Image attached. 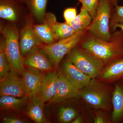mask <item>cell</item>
<instances>
[{
    "instance_id": "1",
    "label": "cell",
    "mask_w": 123,
    "mask_h": 123,
    "mask_svg": "<svg viewBox=\"0 0 123 123\" xmlns=\"http://www.w3.org/2000/svg\"><path fill=\"white\" fill-rule=\"evenodd\" d=\"M78 46L98 58L105 67L123 58V33L121 30L115 31L111 40L106 41L94 37L88 31Z\"/></svg>"
},
{
    "instance_id": "2",
    "label": "cell",
    "mask_w": 123,
    "mask_h": 123,
    "mask_svg": "<svg viewBox=\"0 0 123 123\" xmlns=\"http://www.w3.org/2000/svg\"><path fill=\"white\" fill-rule=\"evenodd\" d=\"M113 92L107 83L92 78L88 86L80 90L79 96L95 110H108L112 104Z\"/></svg>"
},
{
    "instance_id": "3",
    "label": "cell",
    "mask_w": 123,
    "mask_h": 123,
    "mask_svg": "<svg viewBox=\"0 0 123 123\" xmlns=\"http://www.w3.org/2000/svg\"><path fill=\"white\" fill-rule=\"evenodd\" d=\"M88 31V28L79 31L68 37L42 46L41 48L48 56L55 69L58 68L64 56L78 45Z\"/></svg>"
},
{
    "instance_id": "4",
    "label": "cell",
    "mask_w": 123,
    "mask_h": 123,
    "mask_svg": "<svg viewBox=\"0 0 123 123\" xmlns=\"http://www.w3.org/2000/svg\"><path fill=\"white\" fill-rule=\"evenodd\" d=\"M5 42V52L10 69L22 74L25 69L23 58L19 45V35L15 26H8L1 30Z\"/></svg>"
},
{
    "instance_id": "5",
    "label": "cell",
    "mask_w": 123,
    "mask_h": 123,
    "mask_svg": "<svg viewBox=\"0 0 123 123\" xmlns=\"http://www.w3.org/2000/svg\"><path fill=\"white\" fill-rule=\"evenodd\" d=\"M68 59L92 78H97L104 68L103 64L98 58L78 45L68 53Z\"/></svg>"
},
{
    "instance_id": "6",
    "label": "cell",
    "mask_w": 123,
    "mask_h": 123,
    "mask_svg": "<svg viewBox=\"0 0 123 123\" xmlns=\"http://www.w3.org/2000/svg\"><path fill=\"white\" fill-rule=\"evenodd\" d=\"M111 6L108 0H99L97 12L88 27V32L99 39L110 41L112 36L110 27Z\"/></svg>"
},
{
    "instance_id": "7",
    "label": "cell",
    "mask_w": 123,
    "mask_h": 123,
    "mask_svg": "<svg viewBox=\"0 0 123 123\" xmlns=\"http://www.w3.org/2000/svg\"><path fill=\"white\" fill-rule=\"evenodd\" d=\"M18 74L11 70L7 76L0 81V96L9 95L18 98L26 96L23 80Z\"/></svg>"
},
{
    "instance_id": "8",
    "label": "cell",
    "mask_w": 123,
    "mask_h": 123,
    "mask_svg": "<svg viewBox=\"0 0 123 123\" xmlns=\"http://www.w3.org/2000/svg\"><path fill=\"white\" fill-rule=\"evenodd\" d=\"M19 45L23 56H26L39 48L41 41L37 37L31 23H27L20 31Z\"/></svg>"
},
{
    "instance_id": "9",
    "label": "cell",
    "mask_w": 123,
    "mask_h": 123,
    "mask_svg": "<svg viewBox=\"0 0 123 123\" xmlns=\"http://www.w3.org/2000/svg\"><path fill=\"white\" fill-rule=\"evenodd\" d=\"M43 72L25 68L22 75L26 96L29 99L39 94L46 75Z\"/></svg>"
},
{
    "instance_id": "10",
    "label": "cell",
    "mask_w": 123,
    "mask_h": 123,
    "mask_svg": "<svg viewBox=\"0 0 123 123\" xmlns=\"http://www.w3.org/2000/svg\"><path fill=\"white\" fill-rule=\"evenodd\" d=\"M24 67L42 72L53 71L51 61L42 49H37L24 58Z\"/></svg>"
},
{
    "instance_id": "11",
    "label": "cell",
    "mask_w": 123,
    "mask_h": 123,
    "mask_svg": "<svg viewBox=\"0 0 123 123\" xmlns=\"http://www.w3.org/2000/svg\"><path fill=\"white\" fill-rule=\"evenodd\" d=\"M63 69V74L69 81L80 90L88 86L92 79L77 68L68 59L64 62Z\"/></svg>"
},
{
    "instance_id": "12",
    "label": "cell",
    "mask_w": 123,
    "mask_h": 123,
    "mask_svg": "<svg viewBox=\"0 0 123 123\" xmlns=\"http://www.w3.org/2000/svg\"><path fill=\"white\" fill-rule=\"evenodd\" d=\"M56 21L55 15L49 13L45 15L42 24L33 25L36 34L42 43L48 44L56 42L53 29Z\"/></svg>"
},
{
    "instance_id": "13",
    "label": "cell",
    "mask_w": 123,
    "mask_h": 123,
    "mask_svg": "<svg viewBox=\"0 0 123 123\" xmlns=\"http://www.w3.org/2000/svg\"><path fill=\"white\" fill-rule=\"evenodd\" d=\"M80 90L69 81L63 73L58 75L57 92L50 103H57L65 99L79 97Z\"/></svg>"
},
{
    "instance_id": "14",
    "label": "cell",
    "mask_w": 123,
    "mask_h": 123,
    "mask_svg": "<svg viewBox=\"0 0 123 123\" xmlns=\"http://www.w3.org/2000/svg\"><path fill=\"white\" fill-rule=\"evenodd\" d=\"M123 77V58L104 67L97 79L107 84L113 83Z\"/></svg>"
},
{
    "instance_id": "15",
    "label": "cell",
    "mask_w": 123,
    "mask_h": 123,
    "mask_svg": "<svg viewBox=\"0 0 123 123\" xmlns=\"http://www.w3.org/2000/svg\"><path fill=\"white\" fill-rule=\"evenodd\" d=\"M58 76L55 71L49 72L45 75L39 93L44 103L50 102L56 94Z\"/></svg>"
},
{
    "instance_id": "16",
    "label": "cell",
    "mask_w": 123,
    "mask_h": 123,
    "mask_svg": "<svg viewBox=\"0 0 123 123\" xmlns=\"http://www.w3.org/2000/svg\"><path fill=\"white\" fill-rule=\"evenodd\" d=\"M30 103L27 106L26 114L32 120L37 123H46V117L43 111V104L39 94L30 98Z\"/></svg>"
},
{
    "instance_id": "17",
    "label": "cell",
    "mask_w": 123,
    "mask_h": 123,
    "mask_svg": "<svg viewBox=\"0 0 123 123\" xmlns=\"http://www.w3.org/2000/svg\"><path fill=\"white\" fill-rule=\"evenodd\" d=\"M113 111L111 120L118 123L123 120V84L116 85L112 97Z\"/></svg>"
},
{
    "instance_id": "18",
    "label": "cell",
    "mask_w": 123,
    "mask_h": 123,
    "mask_svg": "<svg viewBox=\"0 0 123 123\" xmlns=\"http://www.w3.org/2000/svg\"><path fill=\"white\" fill-rule=\"evenodd\" d=\"M29 99L27 96L18 98L9 95L0 96L1 109L12 111H19L25 107Z\"/></svg>"
},
{
    "instance_id": "19",
    "label": "cell",
    "mask_w": 123,
    "mask_h": 123,
    "mask_svg": "<svg viewBox=\"0 0 123 123\" xmlns=\"http://www.w3.org/2000/svg\"><path fill=\"white\" fill-rule=\"evenodd\" d=\"M91 15L85 9L81 7L80 11L75 19L68 23L76 31L88 29L92 22Z\"/></svg>"
},
{
    "instance_id": "20",
    "label": "cell",
    "mask_w": 123,
    "mask_h": 123,
    "mask_svg": "<svg viewBox=\"0 0 123 123\" xmlns=\"http://www.w3.org/2000/svg\"><path fill=\"white\" fill-rule=\"evenodd\" d=\"M54 34L56 42L70 37L76 33V31L68 23L56 22L53 26Z\"/></svg>"
},
{
    "instance_id": "21",
    "label": "cell",
    "mask_w": 123,
    "mask_h": 123,
    "mask_svg": "<svg viewBox=\"0 0 123 123\" xmlns=\"http://www.w3.org/2000/svg\"><path fill=\"white\" fill-rule=\"evenodd\" d=\"M36 18L43 22L45 17L47 0H27Z\"/></svg>"
},
{
    "instance_id": "22",
    "label": "cell",
    "mask_w": 123,
    "mask_h": 123,
    "mask_svg": "<svg viewBox=\"0 0 123 123\" xmlns=\"http://www.w3.org/2000/svg\"><path fill=\"white\" fill-rule=\"evenodd\" d=\"M5 40L1 41L0 44V81L5 78L10 72V66L5 52Z\"/></svg>"
},
{
    "instance_id": "23",
    "label": "cell",
    "mask_w": 123,
    "mask_h": 123,
    "mask_svg": "<svg viewBox=\"0 0 123 123\" xmlns=\"http://www.w3.org/2000/svg\"><path fill=\"white\" fill-rule=\"evenodd\" d=\"M77 116L76 110L72 107H64L59 110L58 118L62 123H68L72 122Z\"/></svg>"
},
{
    "instance_id": "24",
    "label": "cell",
    "mask_w": 123,
    "mask_h": 123,
    "mask_svg": "<svg viewBox=\"0 0 123 123\" xmlns=\"http://www.w3.org/2000/svg\"><path fill=\"white\" fill-rule=\"evenodd\" d=\"M119 23H123V6L117 5L113 7L111 11L110 23L111 31L112 33L114 32L116 25Z\"/></svg>"
},
{
    "instance_id": "25",
    "label": "cell",
    "mask_w": 123,
    "mask_h": 123,
    "mask_svg": "<svg viewBox=\"0 0 123 123\" xmlns=\"http://www.w3.org/2000/svg\"><path fill=\"white\" fill-rule=\"evenodd\" d=\"M0 17L11 21H14L17 18L15 10L10 5L6 4H1L0 6Z\"/></svg>"
},
{
    "instance_id": "26",
    "label": "cell",
    "mask_w": 123,
    "mask_h": 123,
    "mask_svg": "<svg viewBox=\"0 0 123 123\" xmlns=\"http://www.w3.org/2000/svg\"><path fill=\"white\" fill-rule=\"evenodd\" d=\"M99 0H81L82 8L85 9L92 17V19L96 14Z\"/></svg>"
},
{
    "instance_id": "27",
    "label": "cell",
    "mask_w": 123,
    "mask_h": 123,
    "mask_svg": "<svg viewBox=\"0 0 123 123\" xmlns=\"http://www.w3.org/2000/svg\"><path fill=\"white\" fill-rule=\"evenodd\" d=\"M64 17L65 22L69 23L73 21L77 15V11L75 8H68L64 11Z\"/></svg>"
},
{
    "instance_id": "28",
    "label": "cell",
    "mask_w": 123,
    "mask_h": 123,
    "mask_svg": "<svg viewBox=\"0 0 123 123\" xmlns=\"http://www.w3.org/2000/svg\"><path fill=\"white\" fill-rule=\"evenodd\" d=\"M93 120L95 123H110L107 117L103 112L98 111L93 115Z\"/></svg>"
},
{
    "instance_id": "29",
    "label": "cell",
    "mask_w": 123,
    "mask_h": 123,
    "mask_svg": "<svg viewBox=\"0 0 123 123\" xmlns=\"http://www.w3.org/2000/svg\"><path fill=\"white\" fill-rule=\"evenodd\" d=\"M3 122L5 123H25L22 119L15 117H5L3 119Z\"/></svg>"
},
{
    "instance_id": "30",
    "label": "cell",
    "mask_w": 123,
    "mask_h": 123,
    "mask_svg": "<svg viewBox=\"0 0 123 123\" xmlns=\"http://www.w3.org/2000/svg\"><path fill=\"white\" fill-rule=\"evenodd\" d=\"M73 123H83V119L81 117L77 116L72 122Z\"/></svg>"
},
{
    "instance_id": "31",
    "label": "cell",
    "mask_w": 123,
    "mask_h": 123,
    "mask_svg": "<svg viewBox=\"0 0 123 123\" xmlns=\"http://www.w3.org/2000/svg\"><path fill=\"white\" fill-rule=\"evenodd\" d=\"M119 0H108L109 2H110L111 6L112 8L115 7L117 5H118V2Z\"/></svg>"
},
{
    "instance_id": "32",
    "label": "cell",
    "mask_w": 123,
    "mask_h": 123,
    "mask_svg": "<svg viewBox=\"0 0 123 123\" xmlns=\"http://www.w3.org/2000/svg\"><path fill=\"white\" fill-rule=\"evenodd\" d=\"M119 28L122 31L123 33V23H119L116 25L115 26V30L116 31L117 28Z\"/></svg>"
},
{
    "instance_id": "33",
    "label": "cell",
    "mask_w": 123,
    "mask_h": 123,
    "mask_svg": "<svg viewBox=\"0 0 123 123\" xmlns=\"http://www.w3.org/2000/svg\"><path fill=\"white\" fill-rule=\"evenodd\" d=\"M122 79V80H123V77L122 78V79Z\"/></svg>"
},
{
    "instance_id": "34",
    "label": "cell",
    "mask_w": 123,
    "mask_h": 123,
    "mask_svg": "<svg viewBox=\"0 0 123 123\" xmlns=\"http://www.w3.org/2000/svg\"><path fill=\"white\" fill-rule=\"evenodd\" d=\"M79 0V1H80L81 0Z\"/></svg>"
}]
</instances>
